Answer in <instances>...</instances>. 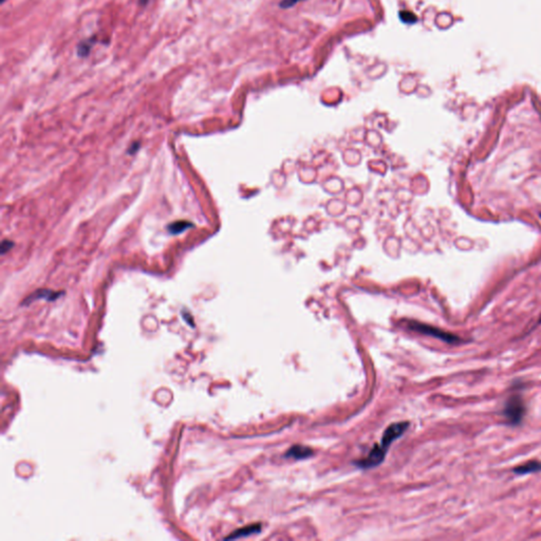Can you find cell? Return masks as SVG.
<instances>
[{
  "instance_id": "obj_10",
  "label": "cell",
  "mask_w": 541,
  "mask_h": 541,
  "mask_svg": "<svg viewBox=\"0 0 541 541\" xmlns=\"http://www.w3.org/2000/svg\"><path fill=\"white\" fill-rule=\"evenodd\" d=\"M400 17L406 24H413V23H415L416 20H418V18H416V16L414 15V14H412L411 12H408V11H402L400 13Z\"/></svg>"
},
{
  "instance_id": "obj_3",
  "label": "cell",
  "mask_w": 541,
  "mask_h": 541,
  "mask_svg": "<svg viewBox=\"0 0 541 541\" xmlns=\"http://www.w3.org/2000/svg\"><path fill=\"white\" fill-rule=\"evenodd\" d=\"M525 412V407L522 399L519 396H513L510 397L507 402L506 408L503 410V414L507 419L509 424L513 425H517L520 423L523 419V415Z\"/></svg>"
},
{
  "instance_id": "obj_9",
  "label": "cell",
  "mask_w": 541,
  "mask_h": 541,
  "mask_svg": "<svg viewBox=\"0 0 541 541\" xmlns=\"http://www.w3.org/2000/svg\"><path fill=\"white\" fill-rule=\"evenodd\" d=\"M194 224L192 222H188V221H175L173 223H171L169 226H168V231H169L170 234H173V235H175V234H180L183 231L189 229V228H193Z\"/></svg>"
},
{
  "instance_id": "obj_15",
  "label": "cell",
  "mask_w": 541,
  "mask_h": 541,
  "mask_svg": "<svg viewBox=\"0 0 541 541\" xmlns=\"http://www.w3.org/2000/svg\"><path fill=\"white\" fill-rule=\"evenodd\" d=\"M5 1V0H1V3H3Z\"/></svg>"
},
{
  "instance_id": "obj_11",
  "label": "cell",
  "mask_w": 541,
  "mask_h": 541,
  "mask_svg": "<svg viewBox=\"0 0 541 541\" xmlns=\"http://www.w3.org/2000/svg\"><path fill=\"white\" fill-rule=\"evenodd\" d=\"M14 246V242L11 240H3L2 243H1V254H5L8 251H10L11 248Z\"/></svg>"
},
{
  "instance_id": "obj_1",
  "label": "cell",
  "mask_w": 541,
  "mask_h": 541,
  "mask_svg": "<svg viewBox=\"0 0 541 541\" xmlns=\"http://www.w3.org/2000/svg\"><path fill=\"white\" fill-rule=\"evenodd\" d=\"M409 427L408 422H399L391 424L390 426L387 427L385 433L382 437L381 444H376L372 450L369 452V455L360 461L355 462L357 466L362 467V469H370V467L377 466L379 463H382L385 459L386 452L388 450L390 444L403 435L407 428Z\"/></svg>"
},
{
  "instance_id": "obj_2",
  "label": "cell",
  "mask_w": 541,
  "mask_h": 541,
  "mask_svg": "<svg viewBox=\"0 0 541 541\" xmlns=\"http://www.w3.org/2000/svg\"><path fill=\"white\" fill-rule=\"evenodd\" d=\"M409 328H410L411 330L420 332L422 334L435 336V338L441 339V340L447 342V343H451V345H456V343H460V342L463 341L457 335L442 331V330H440V329L431 327V326H428V325H423V324H419V323H411L410 325H409Z\"/></svg>"
},
{
  "instance_id": "obj_7",
  "label": "cell",
  "mask_w": 541,
  "mask_h": 541,
  "mask_svg": "<svg viewBox=\"0 0 541 541\" xmlns=\"http://www.w3.org/2000/svg\"><path fill=\"white\" fill-rule=\"evenodd\" d=\"M513 472L516 474H526V473H538V472H541V462L536 461V460H533V461H529V462H526V463H524L520 466L516 467V469L513 470Z\"/></svg>"
},
{
  "instance_id": "obj_6",
  "label": "cell",
  "mask_w": 541,
  "mask_h": 541,
  "mask_svg": "<svg viewBox=\"0 0 541 541\" xmlns=\"http://www.w3.org/2000/svg\"><path fill=\"white\" fill-rule=\"evenodd\" d=\"M60 296H61V293H58V292H54L51 290H38L32 295L29 296L27 299H25V304H29L33 301H36V299H41V298L47 299L48 302H53Z\"/></svg>"
},
{
  "instance_id": "obj_8",
  "label": "cell",
  "mask_w": 541,
  "mask_h": 541,
  "mask_svg": "<svg viewBox=\"0 0 541 541\" xmlns=\"http://www.w3.org/2000/svg\"><path fill=\"white\" fill-rule=\"evenodd\" d=\"M94 43H96V38H93V37L80 41L78 43L77 48H76L77 55L79 57H87L88 55L90 54L91 49L94 46Z\"/></svg>"
},
{
  "instance_id": "obj_12",
  "label": "cell",
  "mask_w": 541,
  "mask_h": 541,
  "mask_svg": "<svg viewBox=\"0 0 541 541\" xmlns=\"http://www.w3.org/2000/svg\"><path fill=\"white\" fill-rule=\"evenodd\" d=\"M299 1H303V0H282L280 2V6L282 9H289V8H292V6H294Z\"/></svg>"
},
{
  "instance_id": "obj_4",
  "label": "cell",
  "mask_w": 541,
  "mask_h": 541,
  "mask_svg": "<svg viewBox=\"0 0 541 541\" xmlns=\"http://www.w3.org/2000/svg\"><path fill=\"white\" fill-rule=\"evenodd\" d=\"M313 454H314V451L312 450V448L308 447V446L293 445L286 452V458H293V459H296V460H301V459L309 458Z\"/></svg>"
},
{
  "instance_id": "obj_5",
  "label": "cell",
  "mask_w": 541,
  "mask_h": 541,
  "mask_svg": "<svg viewBox=\"0 0 541 541\" xmlns=\"http://www.w3.org/2000/svg\"><path fill=\"white\" fill-rule=\"evenodd\" d=\"M260 531H261V524L260 523L246 525V526H243V528L234 531L231 534V535H229L228 537H225V539H237V538L247 537L250 535H254V534H257Z\"/></svg>"
},
{
  "instance_id": "obj_14",
  "label": "cell",
  "mask_w": 541,
  "mask_h": 541,
  "mask_svg": "<svg viewBox=\"0 0 541 541\" xmlns=\"http://www.w3.org/2000/svg\"><path fill=\"white\" fill-rule=\"evenodd\" d=\"M140 1H141V4L145 5L146 3H147V2H148V0H140Z\"/></svg>"
},
{
  "instance_id": "obj_13",
  "label": "cell",
  "mask_w": 541,
  "mask_h": 541,
  "mask_svg": "<svg viewBox=\"0 0 541 541\" xmlns=\"http://www.w3.org/2000/svg\"><path fill=\"white\" fill-rule=\"evenodd\" d=\"M138 147H140V143H138V142H135L133 145H131V147H130L131 149H129V153H130V155H133V153H135V152L138 149Z\"/></svg>"
}]
</instances>
